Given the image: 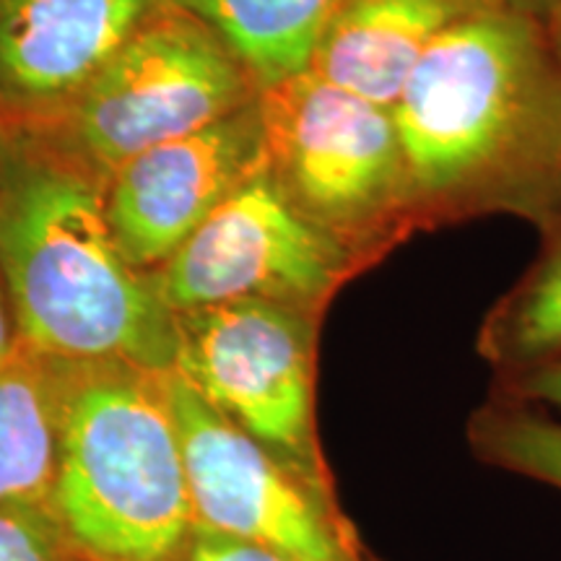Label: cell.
<instances>
[{
    "instance_id": "20",
    "label": "cell",
    "mask_w": 561,
    "mask_h": 561,
    "mask_svg": "<svg viewBox=\"0 0 561 561\" xmlns=\"http://www.w3.org/2000/svg\"><path fill=\"white\" fill-rule=\"evenodd\" d=\"M553 16H557V39H559V53H561V0H557V13H553Z\"/></svg>"
},
{
    "instance_id": "2",
    "label": "cell",
    "mask_w": 561,
    "mask_h": 561,
    "mask_svg": "<svg viewBox=\"0 0 561 561\" xmlns=\"http://www.w3.org/2000/svg\"><path fill=\"white\" fill-rule=\"evenodd\" d=\"M55 364L58 462L47 510L100 561H178L195 528L167 375Z\"/></svg>"
},
{
    "instance_id": "6",
    "label": "cell",
    "mask_w": 561,
    "mask_h": 561,
    "mask_svg": "<svg viewBox=\"0 0 561 561\" xmlns=\"http://www.w3.org/2000/svg\"><path fill=\"white\" fill-rule=\"evenodd\" d=\"M174 375L265 450L333 491L314 432L318 314L231 301L174 314Z\"/></svg>"
},
{
    "instance_id": "18",
    "label": "cell",
    "mask_w": 561,
    "mask_h": 561,
    "mask_svg": "<svg viewBox=\"0 0 561 561\" xmlns=\"http://www.w3.org/2000/svg\"><path fill=\"white\" fill-rule=\"evenodd\" d=\"M178 561H280L273 553L257 549L237 538L221 536V533L198 528L195 525L185 549L180 551Z\"/></svg>"
},
{
    "instance_id": "17",
    "label": "cell",
    "mask_w": 561,
    "mask_h": 561,
    "mask_svg": "<svg viewBox=\"0 0 561 561\" xmlns=\"http://www.w3.org/2000/svg\"><path fill=\"white\" fill-rule=\"evenodd\" d=\"M500 396L517 403L536 405V409H551L561 413V359L502 377Z\"/></svg>"
},
{
    "instance_id": "12",
    "label": "cell",
    "mask_w": 561,
    "mask_h": 561,
    "mask_svg": "<svg viewBox=\"0 0 561 561\" xmlns=\"http://www.w3.org/2000/svg\"><path fill=\"white\" fill-rule=\"evenodd\" d=\"M231 53L257 91L307 73L348 0H170Z\"/></svg>"
},
{
    "instance_id": "1",
    "label": "cell",
    "mask_w": 561,
    "mask_h": 561,
    "mask_svg": "<svg viewBox=\"0 0 561 561\" xmlns=\"http://www.w3.org/2000/svg\"><path fill=\"white\" fill-rule=\"evenodd\" d=\"M0 273L39 359L174 369V312L117 244L102 185L30 133L0 130Z\"/></svg>"
},
{
    "instance_id": "15",
    "label": "cell",
    "mask_w": 561,
    "mask_h": 561,
    "mask_svg": "<svg viewBox=\"0 0 561 561\" xmlns=\"http://www.w3.org/2000/svg\"><path fill=\"white\" fill-rule=\"evenodd\" d=\"M473 455L486 466L561 491V419L496 396L468 426Z\"/></svg>"
},
{
    "instance_id": "8",
    "label": "cell",
    "mask_w": 561,
    "mask_h": 561,
    "mask_svg": "<svg viewBox=\"0 0 561 561\" xmlns=\"http://www.w3.org/2000/svg\"><path fill=\"white\" fill-rule=\"evenodd\" d=\"M348 263V252L286 198L263 159L151 278L174 314L231 301L318 314Z\"/></svg>"
},
{
    "instance_id": "7",
    "label": "cell",
    "mask_w": 561,
    "mask_h": 561,
    "mask_svg": "<svg viewBox=\"0 0 561 561\" xmlns=\"http://www.w3.org/2000/svg\"><path fill=\"white\" fill-rule=\"evenodd\" d=\"M167 392L198 528L257 546L280 561H377L341 512L335 491L265 450L174 371L167 375Z\"/></svg>"
},
{
    "instance_id": "14",
    "label": "cell",
    "mask_w": 561,
    "mask_h": 561,
    "mask_svg": "<svg viewBox=\"0 0 561 561\" xmlns=\"http://www.w3.org/2000/svg\"><path fill=\"white\" fill-rule=\"evenodd\" d=\"M479 351L502 377L561 359V244L496 307Z\"/></svg>"
},
{
    "instance_id": "16",
    "label": "cell",
    "mask_w": 561,
    "mask_h": 561,
    "mask_svg": "<svg viewBox=\"0 0 561 561\" xmlns=\"http://www.w3.org/2000/svg\"><path fill=\"white\" fill-rule=\"evenodd\" d=\"M62 541L45 504L0 507V561H62Z\"/></svg>"
},
{
    "instance_id": "3",
    "label": "cell",
    "mask_w": 561,
    "mask_h": 561,
    "mask_svg": "<svg viewBox=\"0 0 561 561\" xmlns=\"http://www.w3.org/2000/svg\"><path fill=\"white\" fill-rule=\"evenodd\" d=\"M538 55L525 21L496 9L432 42L390 107L411 201L471 193L520 149L541 96Z\"/></svg>"
},
{
    "instance_id": "5",
    "label": "cell",
    "mask_w": 561,
    "mask_h": 561,
    "mask_svg": "<svg viewBox=\"0 0 561 561\" xmlns=\"http://www.w3.org/2000/svg\"><path fill=\"white\" fill-rule=\"evenodd\" d=\"M257 115L273 180L348 255L411 201L388 107L307 70L257 91Z\"/></svg>"
},
{
    "instance_id": "11",
    "label": "cell",
    "mask_w": 561,
    "mask_h": 561,
    "mask_svg": "<svg viewBox=\"0 0 561 561\" xmlns=\"http://www.w3.org/2000/svg\"><path fill=\"white\" fill-rule=\"evenodd\" d=\"M483 0H348L312 60V73L392 107L421 55Z\"/></svg>"
},
{
    "instance_id": "13",
    "label": "cell",
    "mask_w": 561,
    "mask_h": 561,
    "mask_svg": "<svg viewBox=\"0 0 561 561\" xmlns=\"http://www.w3.org/2000/svg\"><path fill=\"white\" fill-rule=\"evenodd\" d=\"M55 364L21 348L0 367V507L45 504L58 462Z\"/></svg>"
},
{
    "instance_id": "4",
    "label": "cell",
    "mask_w": 561,
    "mask_h": 561,
    "mask_svg": "<svg viewBox=\"0 0 561 561\" xmlns=\"http://www.w3.org/2000/svg\"><path fill=\"white\" fill-rule=\"evenodd\" d=\"M255 100V83L216 34L167 3L50 125L30 136L104 185L138 153L227 121Z\"/></svg>"
},
{
    "instance_id": "10",
    "label": "cell",
    "mask_w": 561,
    "mask_h": 561,
    "mask_svg": "<svg viewBox=\"0 0 561 561\" xmlns=\"http://www.w3.org/2000/svg\"><path fill=\"white\" fill-rule=\"evenodd\" d=\"M170 0H0V130L50 125Z\"/></svg>"
},
{
    "instance_id": "19",
    "label": "cell",
    "mask_w": 561,
    "mask_h": 561,
    "mask_svg": "<svg viewBox=\"0 0 561 561\" xmlns=\"http://www.w3.org/2000/svg\"><path fill=\"white\" fill-rule=\"evenodd\" d=\"M19 351H21V343L16 333V322H13L9 291H5V284H3V273H0V367L9 364Z\"/></svg>"
},
{
    "instance_id": "9",
    "label": "cell",
    "mask_w": 561,
    "mask_h": 561,
    "mask_svg": "<svg viewBox=\"0 0 561 561\" xmlns=\"http://www.w3.org/2000/svg\"><path fill=\"white\" fill-rule=\"evenodd\" d=\"M263 161L257 100L185 138L125 161L102 185L125 257L153 276Z\"/></svg>"
}]
</instances>
